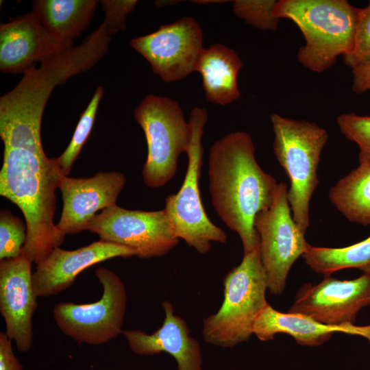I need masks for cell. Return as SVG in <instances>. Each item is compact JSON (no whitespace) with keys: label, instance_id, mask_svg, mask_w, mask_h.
<instances>
[{"label":"cell","instance_id":"obj_10","mask_svg":"<svg viewBox=\"0 0 370 370\" xmlns=\"http://www.w3.org/2000/svg\"><path fill=\"white\" fill-rule=\"evenodd\" d=\"M86 230L100 240L132 248L140 258L162 257L179 241L164 209L132 210L115 204L97 214Z\"/></svg>","mask_w":370,"mask_h":370},{"label":"cell","instance_id":"obj_9","mask_svg":"<svg viewBox=\"0 0 370 370\" xmlns=\"http://www.w3.org/2000/svg\"><path fill=\"white\" fill-rule=\"evenodd\" d=\"M287 185L279 183L271 206L258 212L254 226L259 236V252L270 293L281 295L288 273L309 245L305 232L294 221L287 198Z\"/></svg>","mask_w":370,"mask_h":370},{"label":"cell","instance_id":"obj_5","mask_svg":"<svg viewBox=\"0 0 370 370\" xmlns=\"http://www.w3.org/2000/svg\"><path fill=\"white\" fill-rule=\"evenodd\" d=\"M271 121L273 152L290 182L287 198L293 218L306 233L310 201L319 184L317 169L328 134L315 123L276 113L271 114Z\"/></svg>","mask_w":370,"mask_h":370},{"label":"cell","instance_id":"obj_31","mask_svg":"<svg viewBox=\"0 0 370 370\" xmlns=\"http://www.w3.org/2000/svg\"><path fill=\"white\" fill-rule=\"evenodd\" d=\"M196 4H208V3H223L227 2V1L222 0H195L191 1Z\"/></svg>","mask_w":370,"mask_h":370},{"label":"cell","instance_id":"obj_15","mask_svg":"<svg viewBox=\"0 0 370 370\" xmlns=\"http://www.w3.org/2000/svg\"><path fill=\"white\" fill-rule=\"evenodd\" d=\"M48 30L37 17L28 13L0 26V70L24 73L35 62H42L73 47Z\"/></svg>","mask_w":370,"mask_h":370},{"label":"cell","instance_id":"obj_13","mask_svg":"<svg viewBox=\"0 0 370 370\" xmlns=\"http://www.w3.org/2000/svg\"><path fill=\"white\" fill-rule=\"evenodd\" d=\"M32 262L23 254L0 262V312L5 322L6 334L21 352L31 349L32 317L38 307Z\"/></svg>","mask_w":370,"mask_h":370},{"label":"cell","instance_id":"obj_24","mask_svg":"<svg viewBox=\"0 0 370 370\" xmlns=\"http://www.w3.org/2000/svg\"><path fill=\"white\" fill-rule=\"evenodd\" d=\"M275 0H235L233 12L247 24L262 30L276 31L280 20L273 16Z\"/></svg>","mask_w":370,"mask_h":370},{"label":"cell","instance_id":"obj_1","mask_svg":"<svg viewBox=\"0 0 370 370\" xmlns=\"http://www.w3.org/2000/svg\"><path fill=\"white\" fill-rule=\"evenodd\" d=\"M42 118L15 112L0 116L3 160L0 195L23 212L27 238L21 254L36 264L64 243L65 234L53 222L55 192L66 176L58 158H49L41 141Z\"/></svg>","mask_w":370,"mask_h":370},{"label":"cell","instance_id":"obj_22","mask_svg":"<svg viewBox=\"0 0 370 370\" xmlns=\"http://www.w3.org/2000/svg\"><path fill=\"white\" fill-rule=\"evenodd\" d=\"M302 257L312 271L325 276L352 268L370 273V236L354 245L338 248L309 244Z\"/></svg>","mask_w":370,"mask_h":370},{"label":"cell","instance_id":"obj_21","mask_svg":"<svg viewBox=\"0 0 370 370\" xmlns=\"http://www.w3.org/2000/svg\"><path fill=\"white\" fill-rule=\"evenodd\" d=\"M328 197L349 221L370 225V162H360L330 188Z\"/></svg>","mask_w":370,"mask_h":370},{"label":"cell","instance_id":"obj_20","mask_svg":"<svg viewBox=\"0 0 370 370\" xmlns=\"http://www.w3.org/2000/svg\"><path fill=\"white\" fill-rule=\"evenodd\" d=\"M95 0H36L32 12L58 38L73 41L88 26L97 6Z\"/></svg>","mask_w":370,"mask_h":370},{"label":"cell","instance_id":"obj_25","mask_svg":"<svg viewBox=\"0 0 370 370\" xmlns=\"http://www.w3.org/2000/svg\"><path fill=\"white\" fill-rule=\"evenodd\" d=\"M27 238V225L9 210L0 214V260L18 257Z\"/></svg>","mask_w":370,"mask_h":370},{"label":"cell","instance_id":"obj_28","mask_svg":"<svg viewBox=\"0 0 370 370\" xmlns=\"http://www.w3.org/2000/svg\"><path fill=\"white\" fill-rule=\"evenodd\" d=\"M136 0H102L101 4L105 12L103 23L110 36L126 28V18L134 10Z\"/></svg>","mask_w":370,"mask_h":370},{"label":"cell","instance_id":"obj_23","mask_svg":"<svg viewBox=\"0 0 370 370\" xmlns=\"http://www.w3.org/2000/svg\"><path fill=\"white\" fill-rule=\"evenodd\" d=\"M103 95V87L98 86L86 108L80 116L70 143L58 157L62 170L66 176L69 174L73 164L91 132Z\"/></svg>","mask_w":370,"mask_h":370},{"label":"cell","instance_id":"obj_32","mask_svg":"<svg viewBox=\"0 0 370 370\" xmlns=\"http://www.w3.org/2000/svg\"><path fill=\"white\" fill-rule=\"evenodd\" d=\"M180 2V1H156L155 5L158 6V8H161L162 6H166L170 5H173L175 3H177Z\"/></svg>","mask_w":370,"mask_h":370},{"label":"cell","instance_id":"obj_12","mask_svg":"<svg viewBox=\"0 0 370 370\" xmlns=\"http://www.w3.org/2000/svg\"><path fill=\"white\" fill-rule=\"evenodd\" d=\"M367 306H370V273L350 280L328 275L319 283L302 285L287 312L324 324L349 325Z\"/></svg>","mask_w":370,"mask_h":370},{"label":"cell","instance_id":"obj_29","mask_svg":"<svg viewBox=\"0 0 370 370\" xmlns=\"http://www.w3.org/2000/svg\"><path fill=\"white\" fill-rule=\"evenodd\" d=\"M12 339L5 332H0V370H23V367L14 354Z\"/></svg>","mask_w":370,"mask_h":370},{"label":"cell","instance_id":"obj_17","mask_svg":"<svg viewBox=\"0 0 370 370\" xmlns=\"http://www.w3.org/2000/svg\"><path fill=\"white\" fill-rule=\"evenodd\" d=\"M162 306L164 319L153 333L134 330L123 331L130 348L139 355L166 352L175 359L178 370H202L201 347L198 341L190 336L187 323L174 313L169 301H163Z\"/></svg>","mask_w":370,"mask_h":370},{"label":"cell","instance_id":"obj_11","mask_svg":"<svg viewBox=\"0 0 370 370\" xmlns=\"http://www.w3.org/2000/svg\"><path fill=\"white\" fill-rule=\"evenodd\" d=\"M130 46L150 64L165 82L181 80L195 71L203 47V32L192 17L161 25L149 34L134 38Z\"/></svg>","mask_w":370,"mask_h":370},{"label":"cell","instance_id":"obj_16","mask_svg":"<svg viewBox=\"0 0 370 370\" xmlns=\"http://www.w3.org/2000/svg\"><path fill=\"white\" fill-rule=\"evenodd\" d=\"M132 248L102 240L75 250L55 248L50 255L37 264L32 282L37 297L59 294L69 288L83 270L104 260L136 256Z\"/></svg>","mask_w":370,"mask_h":370},{"label":"cell","instance_id":"obj_27","mask_svg":"<svg viewBox=\"0 0 370 370\" xmlns=\"http://www.w3.org/2000/svg\"><path fill=\"white\" fill-rule=\"evenodd\" d=\"M343 57L352 69L370 64V1L367 6L358 10L353 46Z\"/></svg>","mask_w":370,"mask_h":370},{"label":"cell","instance_id":"obj_18","mask_svg":"<svg viewBox=\"0 0 370 370\" xmlns=\"http://www.w3.org/2000/svg\"><path fill=\"white\" fill-rule=\"evenodd\" d=\"M335 332L362 336L370 344V325L324 324L301 314L282 312L268 303L259 312L253 327V334L261 341L273 340L278 334H285L299 345L310 347L325 343Z\"/></svg>","mask_w":370,"mask_h":370},{"label":"cell","instance_id":"obj_30","mask_svg":"<svg viewBox=\"0 0 370 370\" xmlns=\"http://www.w3.org/2000/svg\"><path fill=\"white\" fill-rule=\"evenodd\" d=\"M353 74L352 90L358 94L370 90V64L352 69Z\"/></svg>","mask_w":370,"mask_h":370},{"label":"cell","instance_id":"obj_8","mask_svg":"<svg viewBox=\"0 0 370 370\" xmlns=\"http://www.w3.org/2000/svg\"><path fill=\"white\" fill-rule=\"evenodd\" d=\"M95 275L103 288L100 299L84 304L58 303L53 317L60 330L78 343L99 345L123 332L127 294L123 281L112 270L97 268Z\"/></svg>","mask_w":370,"mask_h":370},{"label":"cell","instance_id":"obj_2","mask_svg":"<svg viewBox=\"0 0 370 370\" xmlns=\"http://www.w3.org/2000/svg\"><path fill=\"white\" fill-rule=\"evenodd\" d=\"M254 151L251 135L236 131L217 140L208 158L212 204L224 223L240 236L244 254L259 247L254 219L271 206L279 186L260 166Z\"/></svg>","mask_w":370,"mask_h":370},{"label":"cell","instance_id":"obj_7","mask_svg":"<svg viewBox=\"0 0 370 370\" xmlns=\"http://www.w3.org/2000/svg\"><path fill=\"white\" fill-rule=\"evenodd\" d=\"M207 120L206 109L195 107L192 110L188 122L192 137L186 175L178 192L166 198L164 208L175 236L201 254L209 251L211 243H225L227 239L225 232L208 217L199 188L204 155L201 138Z\"/></svg>","mask_w":370,"mask_h":370},{"label":"cell","instance_id":"obj_14","mask_svg":"<svg viewBox=\"0 0 370 370\" xmlns=\"http://www.w3.org/2000/svg\"><path fill=\"white\" fill-rule=\"evenodd\" d=\"M126 183L119 172H99L87 178L64 176L59 186L63 207L58 228L66 234H75L86 230L99 210L116 204Z\"/></svg>","mask_w":370,"mask_h":370},{"label":"cell","instance_id":"obj_6","mask_svg":"<svg viewBox=\"0 0 370 370\" xmlns=\"http://www.w3.org/2000/svg\"><path fill=\"white\" fill-rule=\"evenodd\" d=\"M134 114L147 145L143 181L149 187H162L175 176L180 155L189 150L190 125L177 101L152 94L143 99Z\"/></svg>","mask_w":370,"mask_h":370},{"label":"cell","instance_id":"obj_4","mask_svg":"<svg viewBox=\"0 0 370 370\" xmlns=\"http://www.w3.org/2000/svg\"><path fill=\"white\" fill-rule=\"evenodd\" d=\"M224 298L218 311L203 321L204 341L221 347H232L253 334L257 316L267 304V278L259 247L244 254L239 265L223 280Z\"/></svg>","mask_w":370,"mask_h":370},{"label":"cell","instance_id":"obj_3","mask_svg":"<svg viewBox=\"0 0 370 370\" xmlns=\"http://www.w3.org/2000/svg\"><path fill=\"white\" fill-rule=\"evenodd\" d=\"M358 10L347 0H279L273 16L297 25L305 38L298 61L312 72L322 73L351 51Z\"/></svg>","mask_w":370,"mask_h":370},{"label":"cell","instance_id":"obj_19","mask_svg":"<svg viewBox=\"0 0 370 370\" xmlns=\"http://www.w3.org/2000/svg\"><path fill=\"white\" fill-rule=\"evenodd\" d=\"M243 66L235 51L223 45L214 44L204 49L195 71L201 75L208 101L225 106L238 99L241 96L238 75Z\"/></svg>","mask_w":370,"mask_h":370},{"label":"cell","instance_id":"obj_26","mask_svg":"<svg viewBox=\"0 0 370 370\" xmlns=\"http://www.w3.org/2000/svg\"><path fill=\"white\" fill-rule=\"evenodd\" d=\"M336 123L341 134L359 147V161L370 162V116L345 113L337 117Z\"/></svg>","mask_w":370,"mask_h":370}]
</instances>
